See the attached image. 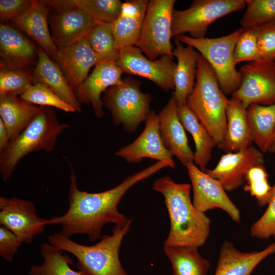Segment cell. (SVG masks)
<instances>
[{
	"label": "cell",
	"mask_w": 275,
	"mask_h": 275,
	"mask_svg": "<svg viewBox=\"0 0 275 275\" xmlns=\"http://www.w3.org/2000/svg\"><path fill=\"white\" fill-rule=\"evenodd\" d=\"M56 61L74 92L87 79L91 67L99 63L87 37L58 47Z\"/></svg>",
	"instance_id": "cell-17"
},
{
	"label": "cell",
	"mask_w": 275,
	"mask_h": 275,
	"mask_svg": "<svg viewBox=\"0 0 275 275\" xmlns=\"http://www.w3.org/2000/svg\"><path fill=\"white\" fill-rule=\"evenodd\" d=\"M175 0H150L140 39L136 44L151 60L161 56L174 59L171 43L172 17Z\"/></svg>",
	"instance_id": "cell-8"
},
{
	"label": "cell",
	"mask_w": 275,
	"mask_h": 275,
	"mask_svg": "<svg viewBox=\"0 0 275 275\" xmlns=\"http://www.w3.org/2000/svg\"><path fill=\"white\" fill-rule=\"evenodd\" d=\"M69 128V124L60 123L52 109L43 106L25 129L0 153V174L3 182L8 181L19 161L29 153L52 151L59 135Z\"/></svg>",
	"instance_id": "cell-5"
},
{
	"label": "cell",
	"mask_w": 275,
	"mask_h": 275,
	"mask_svg": "<svg viewBox=\"0 0 275 275\" xmlns=\"http://www.w3.org/2000/svg\"><path fill=\"white\" fill-rule=\"evenodd\" d=\"M177 108L181 123L191 134L195 142L194 162L201 170L205 172L216 143L187 103L177 104Z\"/></svg>",
	"instance_id": "cell-28"
},
{
	"label": "cell",
	"mask_w": 275,
	"mask_h": 275,
	"mask_svg": "<svg viewBox=\"0 0 275 275\" xmlns=\"http://www.w3.org/2000/svg\"><path fill=\"white\" fill-rule=\"evenodd\" d=\"M177 103L173 93L166 105L158 114L159 131L166 148L186 166L194 162V153L188 143L185 128L177 113Z\"/></svg>",
	"instance_id": "cell-19"
},
{
	"label": "cell",
	"mask_w": 275,
	"mask_h": 275,
	"mask_svg": "<svg viewBox=\"0 0 275 275\" xmlns=\"http://www.w3.org/2000/svg\"><path fill=\"white\" fill-rule=\"evenodd\" d=\"M141 81L130 77L122 79L104 93L102 101L111 112L114 122L127 132L136 130L150 113L151 97L140 90Z\"/></svg>",
	"instance_id": "cell-7"
},
{
	"label": "cell",
	"mask_w": 275,
	"mask_h": 275,
	"mask_svg": "<svg viewBox=\"0 0 275 275\" xmlns=\"http://www.w3.org/2000/svg\"><path fill=\"white\" fill-rule=\"evenodd\" d=\"M38 51L17 29L8 23H1V68L28 70L38 56Z\"/></svg>",
	"instance_id": "cell-20"
},
{
	"label": "cell",
	"mask_w": 275,
	"mask_h": 275,
	"mask_svg": "<svg viewBox=\"0 0 275 275\" xmlns=\"http://www.w3.org/2000/svg\"><path fill=\"white\" fill-rule=\"evenodd\" d=\"M264 163L262 152L251 145L239 151L226 153L213 169H207L205 173L218 180L226 191L230 192L243 186L251 168Z\"/></svg>",
	"instance_id": "cell-16"
},
{
	"label": "cell",
	"mask_w": 275,
	"mask_h": 275,
	"mask_svg": "<svg viewBox=\"0 0 275 275\" xmlns=\"http://www.w3.org/2000/svg\"><path fill=\"white\" fill-rule=\"evenodd\" d=\"M33 84V73L29 70L1 68L0 96H20Z\"/></svg>",
	"instance_id": "cell-37"
},
{
	"label": "cell",
	"mask_w": 275,
	"mask_h": 275,
	"mask_svg": "<svg viewBox=\"0 0 275 275\" xmlns=\"http://www.w3.org/2000/svg\"><path fill=\"white\" fill-rule=\"evenodd\" d=\"M86 37L99 63H116L119 49L115 45L112 23L97 21Z\"/></svg>",
	"instance_id": "cell-32"
},
{
	"label": "cell",
	"mask_w": 275,
	"mask_h": 275,
	"mask_svg": "<svg viewBox=\"0 0 275 275\" xmlns=\"http://www.w3.org/2000/svg\"><path fill=\"white\" fill-rule=\"evenodd\" d=\"M262 215L251 227L252 237L260 240L275 238V184L273 186L271 198Z\"/></svg>",
	"instance_id": "cell-39"
},
{
	"label": "cell",
	"mask_w": 275,
	"mask_h": 275,
	"mask_svg": "<svg viewBox=\"0 0 275 275\" xmlns=\"http://www.w3.org/2000/svg\"><path fill=\"white\" fill-rule=\"evenodd\" d=\"M148 0H131L122 3L121 12L112 23L116 47L135 46L142 32Z\"/></svg>",
	"instance_id": "cell-23"
},
{
	"label": "cell",
	"mask_w": 275,
	"mask_h": 275,
	"mask_svg": "<svg viewBox=\"0 0 275 275\" xmlns=\"http://www.w3.org/2000/svg\"><path fill=\"white\" fill-rule=\"evenodd\" d=\"M239 88L232 95L247 108L253 103L275 104V61L261 59L242 66Z\"/></svg>",
	"instance_id": "cell-10"
},
{
	"label": "cell",
	"mask_w": 275,
	"mask_h": 275,
	"mask_svg": "<svg viewBox=\"0 0 275 275\" xmlns=\"http://www.w3.org/2000/svg\"><path fill=\"white\" fill-rule=\"evenodd\" d=\"M227 131L219 148L225 153L235 152L251 146L252 138L248 122L246 108L240 100L232 97L226 109Z\"/></svg>",
	"instance_id": "cell-26"
},
{
	"label": "cell",
	"mask_w": 275,
	"mask_h": 275,
	"mask_svg": "<svg viewBox=\"0 0 275 275\" xmlns=\"http://www.w3.org/2000/svg\"><path fill=\"white\" fill-rule=\"evenodd\" d=\"M255 29L261 59L275 61V20Z\"/></svg>",
	"instance_id": "cell-40"
},
{
	"label": "cell",
	"mask_w": 275,
	"mask_h": 275,
	"mask_svg": "<svg viewBox=\"0 0 275 275\" xmlns=\"http://www.w3.org/2000/svg\"><path fill=\"white\" fill-rule=\"evenodd\" d=\"M0 224L11 230L22 242L31 243L42 233L48 219L39 217L35 204L15 197H0Z\"/></svg>",
	"instance_id": "cell-13"
},
{
	"label": "cell",
	"mask_w": 275,
	"mask_h": 275,
	"mask_svg": "<svg viewBox=\"0 0 275 275\" xmlns=\"http://www.w3.org/2000/svg\"><path fill=\"white\" fill-rule=\"evenodd\" d=\"M20 97L28 102L40 106L54 107L66 112H76L72 106L40 82L33 84Z\"/></svg>",
	"instance_id": "cell-36"
},
{
	"label": "cell",
	"mask_w": 275,
	"mask_h": 275,
	"mask_svg": "<svg viewBox=\"0 0 275 275\" xmlns=\"http://www.w3.org/2000/svg\"><path fill=\"white\" fill-rule=\"evenodd\" d=\"M59 5L80 9L96 21L112 23L121 12L119 0L56 1Z\"/></svg>",
	"instance_id": "cell-33"
},
{
	"label": "cell",
	"mask_w": 275,
	"mask_h": 275,
	"mask_svg": "<svg viewBox=\"0 0 275 275\" xmlns=\"http://www.w3.org/2000/svg\"><path fill=\"white\" fill-rule=\"evenodd\" d=\"M268 176L265 165L251 168L245 175L243 189L256 199L260 207L267 205L271 198L273 186L270 185Z\"/></svg>",
	"instance_id": "cell-34"
},
{
	"label": "cell",
	"mask_w": 275,
	"mask_h": 275,
	"mask_svg": "<svg viewBox=\"0 0 275 275\" xmlns=\"http://www.w3.org/2000/svg\"><path fill=\"white\" fill-rule=\"evenodd\" d=\"M63 252L50 243H42L41 254L44 261L40 265L31 266L29 273L31 275H82L79 271H75L70 267L72 261Z\"/></svg>",
	"instance_id": "cell-31"
},
{
	"label": "cell",
	"mask_w": 275,
	"mask_h": 275,
	"mask_svg": "<svg viewBox=\"0 0 275 275\" xmlns=\"http://www.w3.org/2000/svg\"><path fill=\"white\" fill-rule=\"evenodd\" d=\"M50 9L44 1H32L30 7L11 21L35 40L49 57L56 60L58 47L48 26Z\"/></svg>",
	"instance_id": "cell-21"
},
{
	"label": "cell",
	"mask_w": 275,
	"mask_h": 275,
	"mask_svg": "<svg viewBox=\"0 0 275 275\" xmlns=\"http://www.w3.org/2000/svg\"><path fill=\"white\" fill-rule=\"evenodd\" d=\"M245 7V0H195L185 10L174 9L172 36L177 37L187 33L194 38H205L214 21Z\"/></svg>",
	"instance_id": "cell-9"
},
{
	"label": "cell",
	"mask_w": 275,
	"mask_h": 275,
	"mask_svg": "<svg viewBox=\"0 0 275 275\" xmlns=\"http://www.w3.org/2000/svg\"><path fill=\"white\" fill-rule=\"evenodd\" d=\"M34 84L40 82L49 88L77 112L81 105L58 64L40 47L38 51V62L33 72Z\"/></svg>",
	"instance_id": "cell-24"
},
{
	"label": "cell",
	"mask_w": 275,
	"mask_h": 275,
	"mask_svg": "<svg viewBox=\"0 0 275 275\" xmlns=\"http://www.w3.org/2000/svg\"><path fill=\"white\" fill-rule=\"evenodd\" d=\"M152 187L163 196L170 218V231L164 245L198 248L203 245L210 234L211 221L194 207L190 198L191 185L176 183L165 176L156 179Z\"/></svg>",
	"instance_id": "cell-2"
},
{
	"label": "cell",
	"mask_w": 275,
	"mask_h": 275,
	"mask_svg": "<svg viewBox=\"0 0 275 275\" xmlns=\"http://www.w3.org/2000/svg\"><path fill=\"white\" fill-rule=\"evenodd\" d=\"M10 141L7 129L0 119V153L7 147Z\"/></svg>",
	"instance_id": "cell-43"
},
{
	"label": "cell",
	"mask_w": 275,
	"mask_h": 275,
	"mask_svg": "<svg viewBox=\"0 0 275 275\" xmlns=\"http://www.w3.org/2000/svg\"><path fill=\"white\" fill-rule=\"evenodd\" d=\"M163 251L171 263L172 275H207L210 269V262L197 247L164 245Z\"/></svg>",
	"instance_id": "cell-29"
},
{
	"label": "cell",
	"mask_w": 275,
	"mask_h": 275,
	"mask_svg": "<svg viewBox=\"0 0 275 275\" xmlns=\"http://www.w3.org/2000/svg\"><path fill=\"white\" fill-rule=\"evenodd\" d=\"M176 47L173 56L177 60L174 75V93L177 104L186 103L188 96L192 93L196 78L199 53L190 45L184 47L175 37Z\"/></svg>",
	"instance_id": "cell-25"
},
{
	"label": "cell",
	"mask_w": 275,
	"mask_h": 275,
	"mask_svg": "<svg viewBox=\"0 0 275 275\" xmlns=\"http://www.w3.org/2000/svg\"><path fill=\"white\" fill-rule=\"evenodd\" d=\"M30 0H1L0 19L2 23L11 21L26 10L31 5Z\"/></svg>",
	"instance_id": "cell-42"
},
{
	"label": "cell",
	"mask_w": 275,
	"mask_h": 275,
	"mask_svg": "<svg viewBox=\"0 0 275 275\" xmlns=\"http://www.w3.org/2000/svg\"><path fill=\"white\" fill-rule=\"evenodd\" d=\"M22 242L11 230L3 226L0 227V256L8 262H12Z\"/></svg>",
	"instance_id": "cell-41"
},
{
	"label": "cell",
	"mask_w": 275,
	"mask_h": 275,
	"mask_svg": "<svg viewBox=\"0 0 275 275\" xmlns=\"http://www.w3.org/2000/svg\"><path fill=\"white\" fill-rule=\"evenodd\" d=\"M246 10L239 21L244 29L275 20V0H245Z\"/></svg>",
	"instance_id": "cell-35"
},
{
	"label": "cell",
	"mask_w": 275,
	"mask_h": 275,
	"mask_svg": "<svg viewBox=\"0 0 275 275\" xmlns=\"http://www.w3.org/2000/svg\"><path fill=\"white\" fill-rule=\"evenodd\" d=\"M53 8L48 20L57 47L70 45L87 36L97 21L82 10L47 3Z\"/></svg>",
	"instance_id": "cell-14"
},
{
	"label": "cell",
	"mask_w": 275,
	"mask_h": 275,
	"mask_svg": "<svg viewBox=\"0 0 275 275\" xmlns=\"http://www.w3.org/2000/svg\"><path fill=\"white\" fill-rule=\"evenodd\" d=\"M185 167L191 183L194 207L203 213L215 208L221 209L233 221L239 223L240 210L230 199L222 184L201 170L194 162Z\"/></svg>",
	"instance_id": "cell-12"
},
{
	"label": "cell",
	"mask_w": 275,
	"mask_h": 275,
	"mask_svg": "<svg viewBox=\"0 0 275 275\" xmlns=\"http://www.w3.org/2000/svg\"><path fill=\"white\" fill-rule=\"evenodd\" d=\"M116 64L123 72L147 78L165 91L175 88L177 63L168 56L151 60L139 47L131 46L119 49V57Z\"/></svg>",
	"instance_id": "cell-11"
},
{
	"label": "cell",
	"mask_w": 275,
	"mask_h": 275,
	"mask_svg": "<svg viewBox=\"0 0 275 275\" xmlns=\"http://www.w3.org/2000/svg\"><path fill=\"white\" fill-rule=\"evenodd\" d=\"M261 59L256 29H244L235 48L234 60L235 64L245 61L255 62Z\"/></svg>",
	"instance_id": "cell-38"
},
{
	"label": "cell",
	"mask_w": 275,
	"mask_h": 275,
	"mask_svg": "<svg viewBox=\"0 0 275 275\" xmlns=\"http://www.w3.org/2000/svg\"><path fill=\"white\" fill-rule=\"evenodd\" d=\"M169 167L163 161L154 164L124 179L115 187L100 193H90L78 188L76 177L71 167L70 184L67 212L59 216L48 219V225H61L60 232L70 238L75 234H85L90 241L101 237L104 225L112 223L125 226L131 219L127 218L118 209L124 195L136 183L144 180L162 168Z\"/></svg>",
	"instance_id": "cell-1"
},
{
	"label": "cell",
	"mask_w": 275,
	"mask_h": 275,
	"mask_svg": "<svg viewBox=\"0 0 275 275\" xmlns=\"http://www.w3.org/2000/svg\"><path fill=\"white\" fill-rule=\"evenodd\" d=\"M42 107L28 102L17 96H0V119L7 129L10 141L25 129Z\"/></svg>",
	"instance_id": "cell-27"
},
{
	"label": "cell",
	"mask_w": 275,
	"mask_h": 275,
	"mask_svg": "<svg viewBox=\"0 0 275 275\" xmlns=\"http://www.w3.org/2000/svg\"><path fill=\"white\" fill-rule=\"evenodd\" d=\"M267 152L275 153V129L271 136Z\"/></svg>",
	"instance_id": "cell-44"
},
{
	"label": "cell",
	"mask_w": 275,
	"mask_h": 275,
	"mask_svg": "<svg viewBox=\"0 0 275 275\" xmlns=\"http://www.w3.org/2000/svg\"><path fill=\"white\" fill-rule=\"evenodd\" d=\"M246 115L253 142L262 152H267L275 129V104H251L246 108Z\"/></svg>",
	"instance_id": "cell-30"
},
{
	"label": "cell",
	"mask_w": 275,
	"mask_h": 275,
	"mask_svg": "<svg viewBox=\"0 0 275 275\" xmlns=\"http://www.w3.org/2000/svg\"><path fill=\"white\" fill-rule=\"evenodd\" d=\"M244 30L240 28L228 35L214 38L197 39L185 34L176 38L181 43L192 46L205 59L213 69L221 90L225 94L232 95L240 85L234 53Z\"/></svg>",
	"instance_id": "cell-6"
},
{
	"label": "cell",
	"mask_w": 275,
	"mask_h": 275,
	"mask_svg": "<svg viewBox=\"0 0 275 275\" xmlns=\"http://www.w3.org/2000/svg\"><path fill=\"white\" fill-rule=\"evenodd\" d=\"M145 123L146 126L139 137L130 144L121 147L116 155L132 163L150 158L166 162L169 167L174 169L173 155L164 146L160 136L158 115L151 111Z\"/></svg>",
	"instance_id": "cell-15"
},
{
	"label": "cell",
	"mask_w": 275,
	"mask_h": 275,
	"mask_svg": "<svg viewBox=\"0 0 275 275\" xmlns=\"http://www.w3.org/2000/svg\"><path fill=\"white\" fill-rule=\"evenodd\" d=\"M275 253V241L260 251L242 252L225 240L222 244L213 275H252L255 268Z\"/></svg>",
	"instance_id": "cell-22"
},
{
	"label": "cell",
	"mask_w": 275,
	"mask_h": 275,
	"mask_svg": "<svg viewBox=\"0 0 275 275\" xmlns=\"http://www.w3.org/2000/svg\"><path fill=\"white\" fill-rule=\"evenodd\" d=\"M131 224V220L125 226L115 225L111 235L102 236L91 246L77 243L60 233L49 235L48 239L53 246L76 258V268L82 275H128L122 265L119 250Z\"/></svg>",
	"instance_id": "cell-3"
},
{
	"label": "cell",
	"mask_w": 275,
	"mask_h": 275,
	"mask_svg": "<svg viewBox=\"0 0 275 275\" xmlns=\"http://www.w3.org/2000/svg\"><path fill=\"white\" fill-rule=\"evenodd\" d=\"M229 101L219 86L213 69L199 53L195 85L186 103L219 148L226 133Z\"/></svg>",
	"instance_id": "cell-4"
},
{
	"label": "cell",
	"mask_w": 275,
	"mask_h": 275,
	"mask_svg": "<svg viewBox=\"0 0 275 275\" xmlns=\"http://www.w3.org/2000/svg\"><path fill=\"white\" fill-rule=\"evenodd\" d=\"M123 70L115 63L99 62L92 73L74 91L80 102L91 103L95 115L99 118L104 116L102 93L109 87L120 83Z\"/></svg>",
	"instance_id": "cell-18"
}]
</instances>
